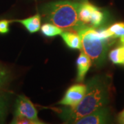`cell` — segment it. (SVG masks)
<instances>
[{
    "label": "cell",
    "mask_w": 124,
    "mask_h": 124,
    "mask_svg": "<svg viewBox=\"0 0 124 124\" xmlns=\"http://www.w3.org/2000/svg\"><path fill=\"white\" fill-rule=\"evenodd\" d=\"M119 122L120 124H124V110L119 115Z\"/></svg>",
    "instance_id": "obj_19"
},
{
    "label": "cell",
    "mask_w": 124,
    "mask_h": 124,
    "mask_svg": "<svg viewBox=\"0 0 124 124\" xmlns=\"http://www.w3.org/2000/svg\"><path fill=\"white\" fill-rule=\"evenodd\" d=\"M9 73L3 67L0 66V88H3L8 82Z\"/></svg>",
    "instance_id": "obj_16"
},
{
    "label": "cell",
    "mask_w": 124,
    "mask_h": 124,
    "mask_svg": "<svg viewBox=\"0 0 124 124\" xmlns=\"http://www.w3.org/2000/svg\"><path fill=\"white\" fill-rule=\"evenodd\" d=\"M123 47V59H122V64L124 65V46H122Z\"/></svg>",
    "instance_id": "obj_20"
},
{
    "label": "cell",
    "mask_w": 124,
    "mask_h": 124,
    "mask_svg": "<svg viewBox=\"0 0 124 124\" xmlns=\"http://www.w3.org/2000/svg\"><path fill=\"white\" fill-rule=\"evenodd\" d=\"M103 20H104V14L101 10H100L98 8H97L93 13L89 26L92 28L99 26L103 22Z\"/></svg>",
    "instance_id": "obj_14"
},
{
    "label": "cell",
    "mask_w": 124,
    "mask_h": 124,
    "mask_svg": "<svg viewBox=\"0 0 124 124\" xmlns=\"http://www.w3.org/2000/svg\"><path fill=\"white\" fill-rule=\"evenodd\" d=\"M9 22L8 20L0 21V33L6 34L9 31Z\"/></svg>",
    "instance_id": "obj_18"
},
{
    "label": "cell",
    "mask_w": 124,
    "mask_h": 124,
    "mask_svg": "<svg viewBox=\"0 0 124 124\" xmlns=\"http://www.w3.org/2000/svg\"><path fill=\"white\" fill-rule=\"evenodd\" d=\"M41 31L44 35L47 37H54L58 35H61L63 32V29L53 23H46L41 27Z\"/></svg>",
    "instance_id": "obj_12"
},
{
    "label": "cell",
    "mask_w": 124,
    "mask_h": 124,
    "mask_svg": "<svg viewBox=\"0 0 124 124\" xmlns=\"http://www.w3.org/2000/svg\"><path fill=\"white\" fill-rule=\"evenodd\" d=\"M81 38L82 51L90 58L95 65L104 62L108 48V40L99 35V31L88 26L77 32Z\"/></svg>",
    "instance_id": "obj_3"
},
{
    "label": "cell",
    "mask_w": 124,
    "mask_h": 124,
    "mask_svg": "<svg viewBox=\"0 0 124 124\" xmlns=\"http://www.w3.org/2000/svg\"><path fill=\"white\" fill-rule=\"evenodd\" d=\"M110 118V110L107 107H103L88 115L83 116L74 122L76 124H107Z\"/></svg>",
    "instance_id": "obj_6"
},
{
    "label": "cell",
    "mask_w": 124,
    "mask_h": 124,
    "mask_svg": "<svg viewBox=\"0 0 124 124\" xmlns=\"http://www.w3.org/2000/svg\"><path fill=\"white\" fill-rule=\"evenodd\" d=\"M81 1H84V0H81Z\"/></svg>",
    "instance_id": "obj_21"
},
{
    "label": "cell",
    "mask_w": 124,
    "mask_h": 124,
    "mask_svg": "<svg viewBox=\"0 0 124 124\" xmlns=\"http://www.w3.org/2000/svg\"><path fill=\"white\" fill-rule=\"evenodd\" d=\"M17 22L23 24L31 33L36 32L41 28V16L39 14H37L27 19L17 20Z\"/></svg>",
    "instance_id": "obj_10"
},
{
    "label": "cell",
    "mask_w": 124,
    "mask_h": 124,
    "mask_svg": "<svg viewBox=\"0 0 124 124\" xmlns=\"http://www.w3.org/2000/svg\"><path fill=\"white\" fill-rule=\"evenodd\" d=\"M109 58L111 62L116 64H122L123 59V47H119L114 49L109 54Z\"/></svg>",
    "instance_id": "obj_15"
},
{
    "label": "cell",
    "mask_w": 124,
    "mask_h": 124,
    "mask_svg": "<svg viewBox=\"0 0 124 124\" xmlns=\"http://www.w3.org/2000/svg\"><path fill=\"white\" fill-rule=\"evenodd\" d=\"M107 32L111 39L119 38L120 43L124 46V23H116L106 29Z\"/></svg>",
    "instance_id": "obj_11"
},
{
    "label": "cell",
    "mask_w": 124,
    "mask_h": 124,
    "mask_svg": "<svg viewBox=\"0 0 124 124\" xmlns=\"http://www.w3.org/2000/svg\"><path fill=\"white\" fill-rule=\"evenodd\" d=\"M86 93L80 103L74 108L63 109L59 116L67 123L74 124L80 118L105 107L109 101V87L101 77H94L86 84Z\"/></svg>",
    "instance_id": "obj_1"
},
{
    "label": "cell",
    "mask_w": 124,
    "mask_h": 124,
    "mask_svg": "<svg viewBox=\"0 0 124 124\" xmlns=\"http://www.w3.org/2000/svg\"><path fill=\"white\" fill-rule=\"evenodd\" d=\"M11 124H36L32 120L28 119L24 117H20V116H14V119L12 121Z\"/></svg>",
    "instance_id": "obj_17"
},
{
    "label": "cell",
    "mask_w": 124,
    "mask_h": 124,
    "mask_svg": "<svg viewBox=\"0 0 124 124\" xmlns=\"http://www.w3.org/2000/svg\"><path fill=\"white\" fill-rule=\"evenodd\" d=\"M61 36L66 44L70 48L82 50L81 38L77 32L70 31H63Z\"/></svg>",
    "instance_id": "obj_9"
},
{
    "label": "cell",
    "mask_w": 124,
    "mask_h": 124,
    "mask_svg": "<svg viewBox=\"0 0 124 124\" xmlns=\"http://www.w3.org/2000/svg\"><path fill=\"white\" fill-rule=\"evenodd\" d=\"M79 3L61 0L44 6L41 13L48 22L65 31L78 32L88 26L80 21L78 15Z\"/></svg>",
    "instance_id": "obj_2"
},
{
    "label": "cell",
    "mask_w": 124,
    "mask_h": 124,
    "mask_svg": "<svg viewBox=\"0 0 124 124\" xmlns=\"http://www.w3.org/2000/svg\"><path fill=\"white\" fill-rule=\"evenodd\" d=\"M86 88V85L82 84L72 85L68 89L63 98L59 102V103L70 108L77 106L84 97Z\"/></svg>",
    "instance_id": "obj_5"
},
{
    "label": "cell",
    "mask_w": 124,
    "mask_h": 124,
    "mask_svg": "<svg viewBox=\"0 0 124 124\" xmlns=\"http://www.w3.org/2000/svg\"><path fill=\"white\" fill-rule=\"evenodd\" d=\"M92 61L88 56L83 51L80 53L77 61V81L82 82L89 68L91 66Z\"/></svg>",
    "instance_id": "obj_8"
},
{
    "label": "cell",
    "mask_w": 124,
    "mask_h": 124,
    "mask_svg": "<svg viewBox=\"0 0 124 124\" xmlns=\"http://www.w3.org/2000/svg\"><path fill=\"white\" fill-rule=\"evenodd\" d=\"M15 116L24 117L32 120L35 122L36 124H44L39 119L37 116V111L33 103L23 95H19L17 99Z\"/></svg>",
    "instance_id": "obj_4"
},
{
    "label": "cell",
    "mask_w": 124,
    "mask_h": 124,
    "mask_svg": "<svg viewBox=\"0 0 124 124\" xmlns=\"http://www.w3.org/2000/svg\"><path fill=\"white\" fill-rule=\"evenodd\" d=\"M8 110V98L0 90V124L4 123Z\"/></svg>",
    "instance_id": "obj_13"
},
{
    "label": "cell",
    "mask_w": 124,
    "mask_h": 124,
    "mask_svg": "<svg viewBox=\"0 0 124 124\" xmlns=\"http://www.w3.org/2000/svg\"><path fill=\"white\" fill-rule=\"evenodd\" d=\"M97 7L88 2L87 0L82 1L79 3L78 15L80 21L84 24L89 26L93 14Z\"/></svg>",
    "instance_id": "obj_7"
}]
</instances>
